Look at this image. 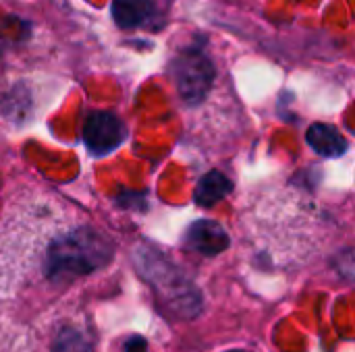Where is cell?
Segmentation results:
<instances>
[{
  "label": "cell",
  "instance_id": "cell-1",
  "mask_svg": "<svg viewBox=\"0 0 355 352\" xmlns=\"http://www.w3.org/2000/svg\"><path fill=\"white\" fill-rule=\"evenodd\" d=\"M114 245L100 230L79 224L50 234L40 257L42 276L48 284L67 286L108 266Z\"/></svg>",
  "mask_w": 355,
  "mask_h": 352
},
{
  "label": "cell",
  "instance_id": "cell-2",
  "mask_svg": "<svg viewBox=\"0 0 355 352\" xmlns=\"http://www.w3.org/2000/svg\"><path fill=\"white\" fill-rule=\"evenodd\" d=\"M135 266L144 274V278L156 288L164 303H168L179 313H193L191 303L200 307V299L193 295L189 282L183 280L179 270L171 266L160 253L154 249H137L135 251Z\"/></svg>",
  "mask_w": 355,
  "mask_h": 352
},
{
  "label": "cell",
  "instance_id": "cell-3",
  "mask_svg": "<svg viewBox=\"0 0 355 352\" xmlns=\"http://www.w3.org/2000/svg\"><path fill=\"white\" fill-rule=\"evenodd\" d=\"M173 79L187 104H200L214 81V66L204 54L189 50L173 62Z\"/></svg>",
  "mask_w": 355,
  "mask_h": 352
},
{
  "label": "cell",
  "instance_id": "cell-4",
  "mask_svg": "<svg viewBox=\"0 0 355 352\" xmlns=\"http://www.w3.org/2000/svg\"><path fill=\"white\" fill-rule=\"evenodd\" d=\"M127 129L123 120L112 112H92L83 122V143L94 156H106L123 145Z\"/></svg>",
  "mask_w": 355,
  "mask_h": 352
},
{
  "label": "cell",
  "instance_id": "cell-5",
  "mask_svg": "<svg viewBox=\"0 0 355 352\" xmlns=\"http://www.w3.org/2000/svg\"><path fill=\"white\" fill-rule=\"evenodd\" d=\"M185 243L189 245L191 251L208 255V257H214V255L227 251L231 245L227 230L212 220H200V222L191 224L185 234Z\"/></svg>",
  "mask_w": 355,
  "mask_h": 352
},
{
  "label": "cell",
  "instance_id": "cell-6",
  "mask_svg": "<svg viewBox=\"0 0 355 352\" xmlns=\"http://www.w3.org/2000/svg\"><path fill=\"white\" fill-rule=\"evenodd\" d=\"M306 141L316 154L324 158H339L347 151L345 137L331 124H312L306 133Z\"/></svg>",
  "mask_w": 355,
  "mask_h": 352
},
{
  "label": "cell",
  "instance_id": "cell-7",
  "mask_svg": "<svg viewBox=\"0 0 355 352\" xmlns=\"http://www.w3.org/2000/svg\"><path fill=\"white\" fill-rule=\"evenodd\" d=\"M156 12L152 0H114L112 19L123 29H137L146 25Z\"/></svg>",
  "mask_w": 355,
  "mask_h": 352
},
{
  "label": "cell",
  "instance_id": "cell-8",
  "mask_svg": "<svg viewBox=\"0 0 355 352\" xmlns=\"http://www.w3.org/2000/svg\"><path fill=\"white\" fill-rule=\"evenodd\" d=\"M231 191H233V183L225 174L212 170V172H208L206 176L200 178V183L196 187V193H193V199H196V203L200 207H214Z\"/></svg>",
  "mask_w": 355,
  "mask_h": 352
},
{
  "label": "cell",
  "instance_id": "cell-9",
  "mask_svg": "<svg viewBox=\"0 0 355 352\" xmlns=\"http://www.w3.org/2000/svg\"><path fill=\"white\" fill-rule=\"evenodd\" d=\"M50 352H94L89 338L77 328H64L52 338Z\"/></svg>",
  "mask_w": 355,
  "mask_h": 352
},
{
  "label": "cell",
  "instance_id": "cell-10",
  "mask_svg": "<svg viewBox=\"0 0 355 352\" xmlns=\"http://www.w3.org/2000/svg\"><path fill=\"white\" fill-rule=\"evenodd\" d=\"M337 268H339V272H341L347 280L355 282V249H345V251L339 255Z\"/></svg>",
  "mask_w": 355,
  "mask_h": 352
},
{
  "label": "cell",
  "instance_id": "cell-11",
  "mask_svg": "<svg viewBox=\"0 0 355 352\" xmlns=\"http://www.w3.org/2000/svg\"><path fill=\"white\" fill-rule=\"evenodd\" d=\"M125 352H148V344H146V340H144V338L133 336V338H129V340H127V344H125Z\"/></svg>",
  "mask_w": 355,
  "mask_h": 352
},
{
  "label": "cell",
  "instance_id": "cell-12",
  "mask_svg": "<svg viewBox=\"0 0 355 352\" xmlns=\"http://www.w3.org/2000/svg\"><path fill=\"white\" fill-rule=\"evenodd\" d=\"M229 352H243V351H229Z\"/></svg>",
  "mask_w": 355,
  "mask_h": 352
}]
</instances>
